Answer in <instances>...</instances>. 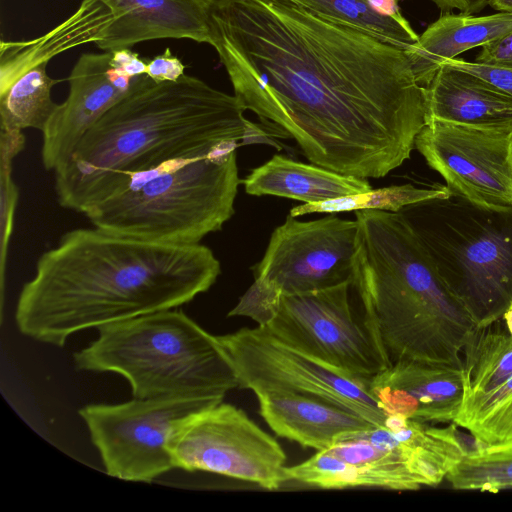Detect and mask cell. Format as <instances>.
<instances>
[{
	"mask_svg": "<svg viewBox=\"0 0 512 512\" xmlns=\"http://www.w3.org/2000/svg\"><path fill=\"white\" fill-rule=\"evenodd\" d=\"M488 5L498 12L512 13V0H489Z\"/></svg>",
	"mask_w": 512,
	"mask_h": 512,
	"instance_id": "obj_34",
	"label": "cell"
},
{
	"mask_svg": "<svg viewBox=\"0 0 512 512\" xmlns=\"http://www.w3.org/2000/svg\"><path fill=\"white\" fill-rule=\"evenodd\" d=\"M398 1V0H397Z\"/></svg>",
	"mask_w": 512,
	"mask_h": 512,
	"instance_id": "obj_36",
	"label": "cell"
},
{
	"mask_svg": "<svg viewBox=\"0 0 512 512\" xmlns=\"http://www.w3.org/2000/svg\"><path fill=\"white\" fill-rule=\"evenodd\" d=\"M352 288L388 365L419 360L462 367L477 324L448 290L400 212L358 210Z\"/></svg>",
	"mask_w": 512,
	"mask_h": 512,
	"instance_id": "obj_4",
	"label": "cell"
},
{
	"mask_svg": "<svg viewBox=\"0 0 512 512\" xmlns=\"http://www.w3.org/2000/svg\"><path fill=\"white\" fill-rule=\"evenodd\" d=\"M446 480L457 490L496 493L512 489V445L476 446L448 472Z\"/></svg>",
	"mask_w": 512,
	"mask_h": 512,
	"instance_id": "obj_26",
	"label": "cell"
},
{
	"mask_svg": "<svg viewBox=\"0 0 512 512\" xmlns=\"http://www.w3.org/2000/svg\"><path fill=\"white\" fill-rule=\"evenodd\" d=\"M168 447L175 469L218 474L267 490L288 481L280 444L242 409L223 401L179 422Z\"/></svg>",
	"mask_w": 512,
	"mask_h": 512,
	"instance_id": "obj_11",
	"label": "cell"
},
{
	"mask_svg": "<svg viewBox=\"0 0 512 512\" xmlns=\"http://www.w3.org/2000/svg\"><path fill=\"white\" fill-rule=\"evenodd\" d=\"M502 318L507 326L509 333L512 336V303L508 307V309L504 312Z\"/></svg>",
	"mask_w": 512,
	"mask_h": 512,
	"instance_id": "obj_35",
	"label": "cell"
},
{
	"mask_svg": "<svg viewBox=\"0 0 512 512\" xmlns=\"http://www.w3.org/2000/svg\"><path fill=\"white\" fill-rule=\"evenodd\" d=\"M415 148L449 191L478 204L512 205V132L430 121Z\"/></svg>",
	"mask_w": 512,
	"mask_h": 512,
	"instance_id": "obj_14",
	"label": "cell"
},
{
	"mask_svg": "<svg viewBox=\"0 0 512 512\" xmlns=\"http://www.w3.org/2000/svg\"><path fill=\"white\" fill-rule=\"evenodd\" d=\"M308 11L406 50L419 35L401 14H384L370 0H292Z\"/></svg>",
	"mask_w": 512,
	"mask_h": 512,
	"instance_id": "obj_24",
	"label": "cell"
},
{
	"mask_svg": "<svg viewBox=\"0 0 512 512\" xmlns=\"http://www.w3.org/2000/svg\"><path fill=\"white\" fill-rule=\"evenodd\" d=\"M441 64H447L479 75L512 94V69L494 67L477 62H469L460 58L444 60Z\"/></svg>",
	"mask_w": 512,
	"mask_h": 512,
	"instance_id": "obj_29",
	"label": "cell"
},
{
	"mask_svg": "<svg viewBox=\"0 0 512 512\" xmlns=\"http://www.w3.org/2000/svg\"><path fill=\"white\" fill-rule=\"evenodd\" d=\"M73 354L80 371L115 373L135 398L208 396L224 400L239 387L228 354L212 335L178 308L119 320Z\"/></svg>",
	"mask_w": 512,
	"mask_h": 512,
	"instance_id": "obj_5",
	"label": "cell"
},
{
	"mask_svg": "<svg viewBox=\"0 0 512 512\" xmlns=\"http://www.w3.org/2000/svg\"><path fill=\"white\" fill-rule=\"evenodd\" d=\"M210 45L246 110L328 170L384 177L427 123L426 88L404 49L292 0H215Z\"/></svg>",
	"mask_w": 512,
	"mask_h": 512,
	"instance_id": "obj_1",
	"label": "cell"
},
{
	"mask_svg": "<svg viewBox=\"0 0 512 512\" xmlns=\"http://www.w3.org/2000/svg\"><path fill=\"white\" fill-rule=\"evenodd\" d=\"M229 356L239 387L320 398L350 409L374 425L386 414L370 392L369 381L350 375L275 338L266 329L243 327L217 336Z\"/></svg>",
	"mask_w": 512,
	"mask_h": 512,
	"instance_id": "obj_10",
	"label": "cell"
},
{
	"mask_svg": "<svg viewBox=\"0 0 512 512\" xmlns=\"http://www.w3.org/2000/svg\"><path fill=\"white\" fill-rule=\"evenodd\" d=\"M111 52V63L125 75L136 78L146 74L148 61L141 59L131 49H120Z\"/></svg>",
	"mask_w": 512,
	"mask_h": 512,
	"instance_id": "obj_32",
	"label": "cell"
},
{
	"mask_svg": "<svg viewBox=\"0 0 512 512\" xmlns=\"http://www.w3.org/2000/svg\"><path fill=\"white\" fill-rule=\"evenodd\" d=\"M358 232L356 218L299 221L289 214L273 231L252 285L278 299L352 284Z\"/></svg>",
	"mask_w": 512,
	"mask_h": 512,
	"instance_id": "obj_13",
	"label": "cell"
},
{
	"mask_svg": "<svg viewBox=\"0 0 512 512\" xmlns=\"http://www.w3.org/2000/svg\"><path fill=\"white\" fill-rule=\"evenodd\" d=\"M113 15L100 40L103 51L131 49L140 42L189 39L211 44L215 0H100Z\"/></svg>",
	"mask_w": 512,
	"mask_h": 512,
	"instance_id": "obj_18",
	"label": "cell"
},
{
	"mask_svg": "<svg viewBox=\"0 0 512 512\" xmlns=\"http://www.w3.org/2000/svg\"><path fill=\"white\" fill-rule=\"evenodd\" d=\"M398 212L477 326L502 318L512 303V205L487 206L448 191Z\"/></svg>",
	"mask_w": 512,
	"mask_h": 512,
	"instance_id": "obj_7",
	"label": "cell"
},
{
	"mask_svg": "<svg viewBox=\"0 0 512 512\" xmlns=\"http://www.w3.org/2000/svg\"><path fill=\"white\" fill-rule=\"evenodd\" d=\"M185 65L169 48L149 60L146 75L156 82L176 81L185 73Z\"/></svg>",
	"mask_w": 512,
	"mask_h": 512,
	"instance_id": "obj_31",
	"label": "cell"
},
{
	"mask_svg": "<svg viewBox=\"0 0 512 512\" xmlns=\"http://www.w3.org/2000/svg\"><path fill=\"white\" fill-rule=\"evenodd\" d=\"M446 186L417 188L411 184L372 189L365 193L344 196L316 203H305L290 210L292 217L311 213H339L358 210H384L398 212L402 208L448 192Z\"/></svg>",
	"mask_w": 512,
	"mask_h": 512,
	"instance_id": "obj_27",
	"label": "cell"
},
{
	"mask_svg": "<svg viewBox=\"0 0 512 512\" xmlns=\"http://www.w3.org/2000/svg\"><path fill=\"white\" fill-rule=\"evenodd\" d=\"M458 426L439 427L399 415L346 436L309 459L286 466L288 481L321 489L374 487L418 490L437 486L470 450Z\"/></svg>",
	"mask_w": 512,
	"mask_h": 512,
	"instance_id": "obj_8",
	"label": "cell"
},
{
	"mask_svg": "<svg viewBox=\"0 0 512 512\" xmlns=\"http://www.w3.org/2000/svg\"><path fill=\"white\" fill-rule=\"evenodd\" d=\"M245 111L234 94L195 76L156 82L141 75L53 171L58 203L83 214L139 173L260 138Z\"/></svg>",
	"mask_w": 512,
	"mask_h": 512,
	"instance_id": "obj_3",
	"label": "cell"
},
{
	"mask_svg": "<svg viewBox=\"0 0 512 512\" xmlns=\"http://www.w3.org/2000/svg\"><path fill=\"white\" fill-rule=\"evenodd\" d=\"M111 58V51L83 53L73 66L67 78L68 96L41 132L45 170L62 165L87 130L131 89L137 77L122 73Z\"/></svg>",
	"mask_w": 512,
	"mask_h": 512,
	"instance_id": "obj_16",
	"label": "cell"
},
{
	"mask_svg": "<svg viewBox=\"0 0 512 512\" xmlns=\"http://www.w3.org/2000/svg\"><path fill=\"white\" fill-rule=\"evenodd\" d=\"M351 283L279 297L259 325L281 342L350 375L371 380L389 365L350 302Z\"/></svg>",
	"mask_w": 512,
	"mask_h": 512,
	"instance_id": "obj_12",
	"label": "cell"
},
{
	"mask_svg": "<svg viewBox=\"0 0 512 512\" xmlns=\"http://www.w3.org/2000/svg\"><path fill=\"white\" fill-rule=\"evenodd\" d=\"M512 31V13L485 16L446 12L405 50L417 82L426 87L444 60L483 46Z\"/></svg>",
	"mask_w": 512,
	"mask_h": 512,
	"instance_id": "obj_21",
	"label": "cell"
},
{
	"mask_svg": "<svg viewBox=\"0 0 512 512\" xmlns=\"http://www.w3.org/2000/svg\"><path fill=\"white\" fill-rule=\"evenodd\" d=\"M21 130L0 129V271L3 287L5 264L18 201V188L12 178L13 160L24 150Z\"/></svg>",
	"mask_w": 512,
	"mask_h": 512,
	"instance_id": "obj_28",
	"label": "cell"
},
{
	"mask_svg": "<svg viewBox=\"0 0 512 512\" xmlns=\"http://www.w3.org/2000/svg\"><path fill=\"white\" fill-rule=\"evenodd\" d=\"M222 401L208 396L134 397L117 404H88L78 413L107 475L150 483L175 469L168 443L177 424Z\"/></svg>",
	"mask_w": 512,
	"mask_h": 512,
	"instance_id": "obj_9",
	"label": "cell"
},
{
	"mask_svg": "<svg viewBox=\"0 0 512 512\" xmlns=\"http://www.w3.org/2000/svg\"><path fill=\"white\" fill-rule=\"evenodd\" d=\"M464 396L491 390L512 376V336L500 318L476 326L462 353Z\"/></svg>",
	"mask_w": 512,
	"mask_h": 512,
	"instance_id": "obj_23",
	"label": "cell"
},
{
	"mask_svg": "<svg viewBox=\"0 0 512 512\" xmlns=\"http://www.w3.org/2000/svg\"><path fill=\"white\" fill-rule=\"evenodd\" d=\"M425 88L427 122L512 132V94L485 78L441 64Z\"/></svg>",
	"mask_w": 512,
	"mask_h": 512,
	"instance_id": "obj_19",
	"label": "cell"
},
{
	"mask_svg": "<svg viewBox=\"0 0 512 512\" xmlns=\"http://www.w3.org/2000/svg\"><path fill=\"white\" fill-rule=\"evenodd\" d=\"M94 32L78 13L49 32L25 41H1L0 128L43 131L58 103L51 97L60 80L47 73L50 60L58 54L93 42Z\"/></svg>",
	"mask_w": 512,
	"mask_h": 512,
	"instance_id": "obj_15",
	"label": "cell"
},
{
	"mask_svg": "<svg viewBox=\"0 0 512 512\" xmlns=\"http://www.w3.org/2000/svg\"><path fill=\"white\" fill-rule=\"evenodd\" d=\"M474 62L512 69V31L483 45Z\"/></svg>",
	"mask_w": 512,
	"mask_h": 512,
	"instance_id": "obj_30",
	"label": "cell"
},
{
	"mask_svg": "<svg viewBox=\"0 0 512 512\" xmlns=\"http://www.w3.org/2000/svg\"><path fill=\"white\" fill-rule=\"evenodd\" d=\"M453 423L478 447L512 445V376L491 390L464 396Z\"/></svg>",
	"mask_w": 512,
	"mask_h": 512,
	"instance_id": "obj_25",
	"label": "cell"
},
{
	"mask_svg": "<svg viewBox=\"0 0 512 512\" xmlns=\"http://www.w3.org/2000/svg\"><path fill=\"white\" fill-rule=\"evenodd\" d=\"M259 412L276 435L321 451L373 426L360 414L332 402L293 393L255 394Z\"/></svg>",
	"mask_w": 512,
	"mask_h": 512,
	"instance_id": "obj_20",
	"label": "cell"
},
{
	"mask_svg": "<svg viewBox=\"0 0 512 512\" xmlns=\"http://www.w3.org/2000/svg\"><path fill=\"white\" fill-rule=\"evenodd\" d=\"M239 143L139 173L83 215L94 227L137 239L198 244L234 214Z\"/></svg>",
	"mask_w": 512,
	"mask_h": 512,
	"instance_id": "obj_6",
	"label": "cell"
},
{
	"mask_svg": "<svg viewBox=\"0 0 512 512\" xmlns=\"http://www.w3.org/2000/svg\"><path fill=\"white\" fill-rule=\"evenodd\" d=\"M252 196L271 195L316 203L372 190L367 179L341 174L316 164L274 155L242 181Z\"/></svg>",
	"mask_w": 512,
	"mask_h": 512,
	"instance_id": "obj_22",
	"label": "cell"
},
{
	"mask_svg": "<svg viewBox=\"0 0 512 512\" xmlns=\"http://www.w3.org/2000/svg\"><path fill=\"white\" fill-rule=\"evenodd\" d=\"M442 12L457 9L463 14H476L481 12L489 0H431Z\"/></svg>",
	"mask_w": 512,
	"mask_h": 512,
	"instance_id": "obj_33",
	"label": "cell"
},
{
	"mask_svg": "<svg viewBox=\"0 0 512 512\" xmlns=\"http://www.w3.org/2000/svg\"><path fill=\"white\" fill-rule=\"evenodd\" d=\"M382 411L428 424L452 423L464 398L462 367L400 360L369 381Z\"/></svg>",
	"mask_w": 512,
	"mask_h": 512,
	"instance_id": "obj_17",
	"label": "cell"
},
{
	"mask_svg": "<svg viewBox=\"0 0 512 512\" xmlns=\"http://www.w3.org/2000/svg\"><path fill=\"white\" fill-rule=\"evenodd\" d=\"M221 273L201 244L147 241L76 228L38 258L15 308L18 330L63 347L74 334L179 308L207 292Z\"/></svg>",
	"mask_w": 512,
	"mask_h": 512,
	"instance_id": "obj_2",
	"label": "cell"
}]
</instances>
